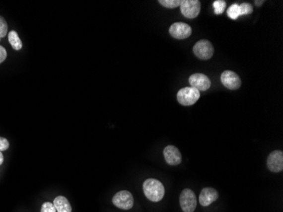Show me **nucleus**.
Returning <instances> with one entry per match:
<instances>
[{"instance_id":"obj_1","label":"nucleus","mask_w":283,"mask_h":212,"mask_svg":"<svg viewBox=\"0 0 283 212\" xmlns=\"http://www.w3.org/2000/svg\"><path fill=\"white\" fill-rule=\"evenodd\" d=\"M143 192L147 200L153 202H159L165 196V187L161 182L154 178L147 179L142 185Z\"/></svg>"},{"instance_id":"obj_2","label":"nucleus","mask_w":283,"mask_h":212,"mask_svg":"<svg viewBox=\"0 0 283 212\" xmlns=\"http://www.w3.org/2000/svg\"><path fill=\"white\" fill-rule=\"evenodd\" d=\"M177 100L182 105H193L200 99V91L193 87H183L177 93Z\"/></svg>"},{"instance_id":"obj_3","label":"nucleus","mask_w":283,"mask_h":212,"mask_svg":"<svg viewBox=\"0 0 283 212\" xmlns=\"http://www.w3.org/2000/svg\"><path fill=\"white\" fill-rule=\"evenodd\" d=\"M180 206L183 212H194L197 207L195 193L190 189L182 190L180 195Z\"/></svg>"},{"instance_id":"obj_4","label":"nucleus","mask_w":283,"mask_h":212,"mask_svg":"<svg viewBox=\"0 0 283 212\" xmlns=\"http://www.w3.org/2000/svg\"><path fill=\"white\" fill-rule=\"evenodd\" d=\"M194 55L200 60H209L214 55V47L211 42L205 39L197 42L194 47Z\"/></svg>"},{"instance_id":"obj_5","label":"nucleus","mask_w":283,"mask_h":212,"mask_svg":"<svg viewBox=\"0 0 283 212\" xmlns=\"http://www.w3.org/2000/svg\"><path fill=\"white\" fill-rule=\"evenodd\" d=\"M112 202L116 207L122 210H130L133 208L134 199L129 191L123 190L116 193L112 199Z\"/></svg>"},{"instance_id":"obj_6","label":"nucleus","mask_w":283,"mask_h":212,"mask_svg":"<svg viewBox=\"0 0 283 212\" xmlns=\"http://www.w3.org/2000/svg\"><path fill=\"white\" fill-rule=\"evenodd\" d=\"M180 6L182 15L188 19H194L200 15L201 3L199 0H183Z\"/></svg>"},{"instance_id":"obj_7","label":"nucleus","mask_w":283,"mask_h":212,"mask_svg":"<svg viewBox=\"0 0 283 212\" xmlns=\"http://www.w3.org/2000/svg\"><path fill=\"white\" fill-rule=\"evenodd\" d=\"M220 80L222 84L230 90H237L242 85L239 76L232 71H225L221 74Z\"/></svg>"},{"instance_id":"obj_8","label":"nucleus","mask_w":283,"mask_h":212,"mask_svg":"<svg viewBox=\"0 0 283 212\" xmlns=\"http://www.w3.org/2000/svg\"><path fill=\"white\" fill-rule=\"evenodd\" d=\"M190 87L196 88L199 91L208 90L211 87V80L208 76L202 73H194L189 77Z\"/></svg>"},{"instance_id":"obj_9","label":"nucleus","mask_w":283,"mask_h":212,"mask_svg":"<svg viewBox=\"0 0 283 212\" xmlns=\"http://www.w3.org/2000/svg\"><path fill=\"white\" fill-rule=\"evenodd\" d=\"M170 34L176 39H185L192 34V28L189 25L183 22H176L170 27Z\"/></svg>"},{"instance_id":"obj_10","label":"nucleus","mask_w":283,"mask_h":212,"mask_svg":"<svg viewBox=\"0 0 283 212\" xmlns=\"http://www.w3.org/2000/svg\"><path fill=\"white\" fill-rule=\"evenodd\" d=\"M267 166L272 172H280L283 170V152L274 150L269 154Z\"/></svg>"},{"instance_id":"obj_11","label":"nucleus","mask_w":283,"mask_h":212,"mask_svg":"<svg viewBox=\"0 0 283 212\" xmlns=\"http://www.w3.org/2000/svg\"><path fill=\"white\" fill-rule=\"evenodd\" d=\"M164 156H165V161L170 166H177L182 162V154L176 146H166L164 148Z\"/></svg>"},{"instance_id":"obj_12","label":"nucleus","mask_w":283,"mask_h":212,"mask_svg":"<svg viewBox=\"0 0 283 212\" xmlns=\"http://www.w3.org/2000/svg\"><path fill=\"white\" fill-rule=\"evenodd\" d=\"M219 198V194L213 188H205L200 195V203L202 207H210L211 204L216 201Z\"/></svg>"},{"instance_id":"obj_13","label":"nucleus","mask_w":283,"mask_h":212,"mask_svg":"<svg viewBox=\"0 0 283 212\" xmlns=\"http://www.w3.org/2000/svg\"><path fill=\"white\" fill-rule=\"evenodd\" d=\"M54 206L57 212H71L72 208L67 198L58 196L54 200Z\"/></svg>"},{"instance_id":"obj_14","label":"nucleus","mask_w":283,"mask_h":212,"mask_svg":"<svg viewBox=\"0 0 283 212\" xmlns=\"http://www.w3.org/2000/svg\"><path fill=\"white\" fill-rule=\"evenodd\" d=\"M9 44H11L12 48L15 50H20L22 48V42L20 40L17 32L11 31L9 33Z\"/></svg>"},{"instance_id":"obj_15","label":"nucleus","mask_w":283,"mask_h":212,"mask_svg":"<svg viewBox=\"0 0 283 212\" xmlns=\"http://www.w3.org/2000/svg\"><path fill=\"white\" fill-rule=\"evenodd\" d=\"M227 15L229 18H231V20H237V18L240 16L239 4L237 3L231 4L227 9Z\"/></svg>"},{"instance_id":"obj_16","label":"nucleus","mask_w":283,"mask_h":212,"mask_svg":"<svg viewBox=\"0 0 283 212\" xmlns=\"http://www.w3.org/2000/svg\"><path fill=\"white\" fill-rule=\"evenodd\" d=\"M159 3L168 9H174L181 5V0H159Z\"/></svg>"},{"instance_id":"obj_17","label":"nucleus","mask_w":283,"mask_h":212,"mask_svg":"<svg viewBox=\"0 0 283 212\" xmlns=\"http://www.w3.org/2000/svg\"><path fill=\"white\" fill-rule=\"evenodd\" d=\"M225 6H226V3H225V1H223V0H216V1H214V3H213L214 14H216V15H221L225 9Z\"/></svg>"},{"instance_id":"obj_18","label":"nucleus","mask_w":283,"mask_h":212,"mask_svg":"<svg viewBox=\"0 0 283 212\" xmlns=\"http://www.w3.org/2000/svg\"><path fill=\"white\" fill-rule=\"evenodd\" d=\"M240 15H249L253 13V6L249 3L239 4Z\"/></svg>"},{"instance_id":"obj_19","label":"nucleus","mask_w":283,"mask_h":212,"mask_svg":"<svg viewBox=\"0 0 283 212\" xmlns=\"http://www.w3.org/2000/svg\"><path fill=\"white\" fill-rule=\"evenodd\" d=\"M7 31H8L7 22L2 16H0V38L5 37Z\"/></svg>"},{"instance_id":"obj_20","label":"nucleus","mask_w":283,"mask_h":212,"mask_svg":"<svg viewBox=\"0 0 283 212\" xmlns=\"http://www.w3.org/2000/svg\"><path fill=\"white\" fill-rule=\"evenodd\" d=\"M41 212H57L55 210L54 204L50 203V202H45L43 204L42 208H41Z\"/></svg>"},{"instance_id":"obj_21","label":"nucleus","mask_w":283,"mask_h":212,"mask_svg":"<svg viewBox=\"0 0 283 212\" xmlns=\"http://www.w3.org/2000/svg\"><path fill=\"white\" fill-rule=\"evenodd\" d=\"M9 147V142L8 140L4 139V138H2L0 137V151H4V150H7Z\"/></svg>"},{"instance_id":"obj_22","label":"nucleus","mask_w":283,"mask_h":212,"mask_svg":"<svg viewBox=\"0 0 283 212\" xmlns=\"http://www.w3.org/2000/svg\"><path fill=\"white\" fill-rule=\"evenodd\" d=\"M6 57H7V52L5 49L0 45V63L5 61Z\"/></svg>"},{"instance_id":"obj_23","label":"nucleus","mask_w":283,"mask_h":212,"mask_svg":"<svg viewBox=\"0 0 283 212\" xmlns=\"http://www.w3.org/2000/svg\"><path fill=\"white\" fill-rule=\"evenodd\" d=\"M263 3H265V1H255V5H262V4H263Z\"/></svg>"},{"instance_id":"obj_24","label":"nucleus","mask_w":283,"mask_h":212,"mask_svg":"<svg viewBox=\"0 0 283 212\" xmlns=\"http://www.w3.org/2000/svg\"><path fill=\"white\" fill-rule=\"evenodd\" d=\"M3 162V155L2 152L0 151V165H2Z\"/></svg>"}]
</instances>
